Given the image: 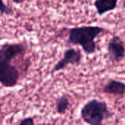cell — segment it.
Wrapping results in <instances>:
<instances>
[{"label": "cell", "instance_id": "277c9868", "mask_svg": "<svg viewBox=\"0 0 125 125\" xmlns=\"http://www.w3.org/2000/svg\"><path fill=\"white\" fill-rule=\"evenodd\" d=\"M26 51L27 48L26 45L22 42H5L1 45L0 62L10 63L18 56L24 55L26 53Z\"/></svg>", "mask_w": 125, "mask_h": 125}, {"label": "cell", "instance_id": "7c38bea8", "mask_svg": "<svg viewBox=\"0 0 125 125\" xmlns=\"http://www.w3.org/2000/svg\"><path fill=\"white\" fill-rule=\"evenodd\" d=\"M15 4H22L23 2H24L26 0H12Z\"/></svg>", "mask_w": 125, "mask_h": 125}, {"label": "cell", "instance_id": "3957f363", "mask_svg": "<svg viewBox=\"0 0 125 125\" xmlns=\"http://www.w3.org/2000/svg\"><path fill=\"white\" fill-rule=\"evenodd\" d=\"M20 76V73L16 67L10 63L0 62V82L3 87H15L19 81Z\"/></svg>", "mask_w": 125, "mask_h": 125}, {"label": "cell", "instance_id": "8fae6325", "mask_svg": "<svg viewBox=\"0 0 125 125\" xmlns=\"http://www.w3.org/2000/svg\"><path fill=\"white\" fill-rule=\"evenodd\" d=\"M18 125H35L34 119L33 117H31V116L26 117L19 122Z\"/></svg>", "mask_w": 125, "mask_h": 125}, {"label": "cell", "instance_id": "7a4b0ae2", "mask_svg": "<svg viewBox=\"0 0 125 125\" xmlns=\"http://www.w3.org/2000/svg\"><path fill=\"white\" fill-rule=\"evenodd\" d=\"M80 115L81 119L88 125H103V122L110 119L113 114L105 101L92 99L81 108Z\"/></svg>", "mask_w": 125, "mask_h": 125}, {"label": "cell", "instance_id": "4fadbf2b", "mask_svg": "<svg viewBox=\"0 0 125 125\" xmlns=\"http://www.w3.org/2000/svg\"><path fill=\"white\" fill-rule=\"evenodd\" d=\"M68 2H70V3H71V4H73V3H74L75 1V0H67Z\"/></svg>", "mask_w": 125, "mask_h": 125}, {"label": "cell", "instance_id": "5b68a950", "mask_svg": "<svg viewBox=\"0 0 125 125\" xmlns=\"http://www.w3.org/2000/svg\"><path fill=\"white\" fill-rule=\"evenodd\" d=\"M108 58L112 63H119L125 57V45L122 39L117 35L113 36L107 46Z\"/></svg>", "mask_w": 125, "mask_h": 125}, {"label": "cell", "instance_id": "30bf717a", "mask_svg": "<svg viewBox=\"0 0 125 125\" xmlns=\"http://www.w3.org/2000/svg\"><path fill=\"white\" fill-rule=\"evenodd\" d=\"M12 14H13V10L10 7L7 5L4 2V1H2V2H1V15H11Z\"/></svg>", "mask_w": 125, "mask_h": 125}, {"label": "cell", "instance_id": "9c48e42d", "mask_svg": "<svg viewBox=\"0 0 125 125\" xmlns=\"http://www.w3.org/2000/svg\"><path fill=\"white\" fill-rule=\"evenodd\" d=\"M70 104V100L67 95L64 94V95L61 96L56 101L55 108H56V113L59 114V115L65 114L69 108Z\"/></svg>", "mask_w": 125, "mask_h": 125}, {"label": "cell", "instance_id": "6da1fadb", "mask_svg": "<svg viewBox=\"0 0 125 125\" xmlns=\"http://www.w3.org/2000/svg\"><path fill=\"white\" fill-rule=\"evenodd\" d=\"M106 29L99 26H81L73 27L68 31L67 44L80 45L83 52L92 55L97 51L95 39Z\"/></svg>", "mask_w": 125, "mask_h": 125}, {"label": "cell", "instance_id": "ba28073f", "mask_svg": "<svg viewBox=\"0 0 125 125\" xmlns=\"http://www.w3.org/2000/svg\"><path fill=\"white\" fill-rule=\"evenodd\" d=\"M118 0H95L94 6L100 16L114 10L117 7Z\"/></svg>", "mask_w": 125, "mask_h": 125}, {"label": "cell", "instance_id": "52a82bcc", "mask_svg": "<svg viewBox=\"0 0 125 125\" xmlns=\"http://www.w3.org/2000/svg\"><path fill=\"white\" fill-rule=\"evenodd\" d=\"M103 92L107 94L123 97L125 95V83L121 81L110 79L103 86Z\"/></svg>", "mask_w": 125, "mask_h": 125}, {"label": "cell", "instance_id": "8992f818", "mask_svg": "<svg viewBox=\"0 0 125 125\" xmlns=\"http://www.w3.org/2000/svg\"><path fill=\"white\" fill-rule=\"evenodd\" d=\"M83 56L79 50H76L74 48H70L64 51L63 57L56 62L53 66L51 71L52 73L61 71L67 67V65L78 66L81 63Z\"/></svg>", "mask_w": 125, "mask_h": 125}]
</instances>
